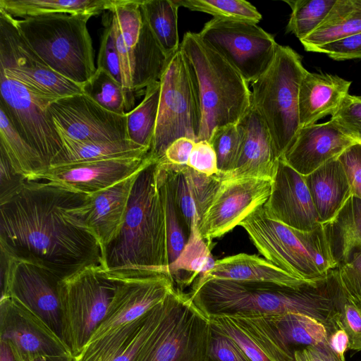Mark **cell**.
<instances>
[{
    "instance_id": "6da1fadb",
    "label": "cell",
    "mask_w": 361,
    "mask_h": 361,
    "mask_svg": "<svg viewBox=\"0 0 361 361\" xmlns=\"http://www.w3.org/2000/svg\"><path fill=\"white\" fill-rule=\"evenodd\" d=\"M85 197L46 182L27 181L17 195L0 205V248L45 267L61 280L87 267L102 266L96 238L63 216Z\"/></svg>"
},
{
    "instance_id": "7a4b0ae2",
    "label": "cell",
    "mask_w": 361,
    "mask_h": 361,
    "mask_svg": "<svg viewBox=\"0 0 361 361\" xmlns=\"http://www.w3.org/2000/svg\"><path fill=\"white\" fill-rule=\"evenodd\" d=\"M332 273L322 282L300 287L270 282L209 279L195 281L188 294L208 318L299 313L322 323L329 334L341 328L337 281Z\"/></svg>"
},
{
    "instance_id": "3957f363",
    "label": "cell",
    "mask_w": 361,
    "mask_h": 361,
    "mask_svg": "<svg viewBox=\"0 0 361 361\" xmlns=\"http://www.w3.org/2000/svg\"><path fill=\"white\" fill-rule=\"evenodd\" d=\"M102 260L104 270L116 278L166 274L168 243L159 161L152 159L139 172L123 226L103 251Z\"/></svg>"
},
{
    "instance_id": "277c9868",
    "label": "cell",
    "mask_w": 361,
    "mask_h": 361,
    "mask_svg": "<svg viewBox=\"0 0 361 361\" xmlns=\"http://www.w3.org/2000/svg\"><path fill=\"white\" fill-rule=\"evenodd\" d=\"M180 49L190 67L200 105L198 141H209L215 129L237 124L246 114L251 91L238 71L199 33L185 32Z\"/></svg>"
},
{
    "instance_id": "5b68a950",
    "label": "cell",
    "mask_w": 361,
    "mask_h": 361,
    "mask_svg": "<svg viewBox=\"0 0 361 361\" xmlns=\"http://www.w3.org/2000/svg\"><path fill=\"white\" fill-rule=\"evenodd\" d=\"M263 206L239 225L259 252L305 282L316 284L325 281L338 264L331 255L323 225L310 231L298 230L271 218Z\"/></svg>"
},
{
    "instance_id": "8992f818",
    "label": "cell",
    "mask_w": 361,
    "mask_h": 361,
    "mask_svg": "<svg viewBox=\"0 0 361 361\" xmlns=\"http://www.w3.org/2000/svg\"><path fill=\"white\" fill-rule=\"evenodd\" d=\"M87 14L55 13L15 18L18 31L53 71L80 85L94 75V54Z\"/></svg>"
},
{
    "instance_id": "52a82bcc",
    "label": "cell",
    "mask_w": 361,
    "mask_h": 361,
    "mask_svg": "<svg viewBox=\"0 0 361 361\" xmlns=\"http://www.w3.org/2000/svg\"><path fill=\"white\" fill-rule=\"evenodd\" d=\"M306 72L300 56L279 44L269 68L251 82V105L268 128L279 159L300 128L298 94Z\"/></svg>"
},
{
    "instance_id": "ba28073f",
    "label": "cell",
    "mask_w": 361,
    "mask_h": 361,
    "mask_svg": "<svg viewBox=\"0 0 361 361\" xmlns=\"http://www.w3.org/2000/svg\"><path fill=\"white\" fill-rule=\"evenodd\" d=\"M110 22L119 54L128 109L135 94L158 82L171 58L148 26L140 0H114L104 12Z\"/></svg>"
},
{
    "instance_id": "9c48e42d",
    "label": "cell",
    "mask_w": 361,
    "mask_h": 361,
    "mask_svg": "<svg viewBox=\"0 0 361 361\" xmlns=\"http://www.w3.org/2000/svg\"><path fill=\"white\" fill-rule=\"evenodd\" d=\"M116 280L101 265L87 267L59 283L61 338L74 357L105 318Z\"/></svg>"
},
{
    "instance_id": "30bf717a",
    "label": "cell",
    "mask_w": 361,
    "mask_h": 361,
    "mask_svg": "<svg viewBox=\"0 0 361 361\" xmlns=\"http://www.w3.org/2000/svg\"><path fill=\"white\" fill-rule=\"evenodd\" d=\"M209 319L189 295L175 288L166 297V309L157 327L134 361H207Z\"/></svg>"
},
{
    "instance_id": "8fae6325",
    "label": "cell",
    "mask_w": 361,
    "mask_h": 361,
    "mask_svg": "<svg viewBox=\"0 0 361 361\" xmlns=\"http://www.w3.org/2000/svg\"><path fill=\"white\" fill-rule=\"evenodd\" d=\"M158 116L150 157L161 160L169 145L180 137L198 141L202 115L198 94L188 61L179 48L161 78Z\"/></svg>"
},
{
    "instance_id": "7c38bea8",
    "label": "cell",
    "mask_w": 361,
    "mask_h": 361,
    "mask_svg": "<svg viewBox=\"0 0 361 361\" xmlns=\"http://www.w3.org/2000/svg\"><path fill=\"white\" fill-rule=\"evenodd\" d=\"M249 82L271 66L279 44L257 23L213 18L199 32Z\"/></svg>"
},
{
    "instance_id": "4fadbf2b",
    "label": "cell",
    "mask_w": 361,
    "mask_h": 361,
    "mask_svg": "<svg viewBox=\"0 0 361 361\" xmlns=\"http://www.w3.org/2000/svg\"><path fill=\"white\" fill-rule=\"evenodd\" d=\"M0 108L19 134L39 153L48 168L63 149V143L49 111L58 99L31 92L0 70Z\"/></svg>"
},
{
    "instance_id": "5bb4252c",
    "label": "cell",
    "mask_w": 361,
    "mask_h": 361,
    "mask_svg": "<svg viewBox=\"0 0 361 361\" xmlns=\"http://www.w3.org/2000/svg\"><path fill=\"white\" fill-rule=\"evenodd\" d=\"M1 296L11 298L39 317L61 338L59 283L53 272L0 248ZM62 339V338H61Z\"/></svg>"
},
{
    "instance_id": "9a60e30c",
    "label": "cell",
    "mask_w": 361,
    "mask_h": 361,
    "mask_svg": "<svg viewBox=\"0 0 361 361\" xmlns=\"http://www.w3.org/2000/svg\"><path fill=\"white\" fill-rule=\"evenodd\" d=\"M0 70L42 97L84 94L82 86L53 71L30 47L18 31L13 17L0 8Z\"/></svg>"
},
{
    "instance_id": "2e32d148",
    "label": "cell",
    "mask_w": 361,
    "mask_h": 361,
    "mask_svg": "<svg viewBox=\"0 0 361 361\" xmlns=\"http://www.w3.org/2000/svg\"><path fill=\"white\" fill-rule=\"evenodd\" d=\"M228 317L256 343L271 361H293L296 351L328 341L325 326L303 314Z\"/></svg>"
},
{
    "instance_id": "e0dca14e",
    "label": "cell",
    "mask_w": 361,
    "mask_h": 361,
    "mask_svg": "<svg viewBox=\"0 0 361 361\" xmlns=\"http://www.w3.org/2000/svg\"><path fill=\"white\" fill-rule=\"evenodd\" d=\"M0 340L11 347L17 361L46 357L52 361H73L63 341L39 317L9 297L0 300Z\"/></svg>"
},
{
    "instance_id": "ac0fdd59",
    "label": "cell",
    "mask_w": 361,
    "mask_h": 361,
    "mask_svg": "<svg viewBox=\"0 0 361 361\" xmlns=\"http://www.w3.org/2000/svg\"><path fill=\"white\" fill-rule=\"evenodd\" d=\"M272 179L234 177L221 180L210 205L197 227L202 238L210 245L263 206L271 192Z\"/></svg>"
},
{
    "instance_id": "d6986e66",
    "label": "cell",
    "mask_w": 361,
    "mask_h": 361,
    "mask_svg": "<svg viewBox=\"0 0 361 361\" xmlns=\"http://www.w3.org/2000/svg\"><path fill=\"white\" fill-rule=\"evenodd\" d=\"M59 135L81 142L128 140L126 114L109 111L85 94L61 97L49 106Z\"/></svg>"
},
{
    "instance_id": "ffe728a7",
    "label": "cell",
    "mask_w": 361,
    "mask_h": 361,
    "mask_svg": "<svg viewBox=\"0 0 361 361\" xmlns=\"http://www.w3.org/2000/svg\"><path fill=\"white\" fill-rule=\"evenodd\" d=\"M149 154L50 166L35 181L91 195L132 176L147 165Z\"/></svg>"
},
{
    "instance_id": "44dd1931",
    "label": "cell",
    "mask_w": 361,
    "mask_h": 361,
    "mask_svg": "<svg viewBox=\"0 0 361 361\" xmlns=\"http://www.w3.org/2000/svg\"><path fill=\"white\" fill-rule=\"evenodd\" d=\"M140 170L108 188L86 196L82 202L63 212L68 222L96 238L102 253L123 226L131 190Z\"/></svg>"
},
{
    "instance_id": "7402d4cb",
    "label": "cell",
    "mask_w": 361,
    "mask_h": 361,
    "mask_svg": "<svg viewBox=\"0 0 361 361\" xmlns=\"http://www.w3.org/2000/svg\"><path fill=\"white\" fill-rule=\"evenodd\" d=\"M114 278L116 287L107 313L88 342L140 318L176 288L171 277L161 273Z\"/></svg>"
},
{
    "instance_id": "603a6c76",
    "label": "cell",
    "mask_w": 361,
    "mask_h": 361,
    "mask_svg": "<svg viewBox=\"0 0 361 361\" xmlns=\"http://www.w3.org/2000/svg\"><path fill=\"white\" fill-rule=\"evenodd\" d=\"M263 207L271 218L298 230L310 231L322 224L305 176L281 158L278 160L271 192Z\"/></svg>"
},
{
    "instance_id": "cb8c5ba5",
    "label": "cell",
    "mask_w": 361,
    "mask_h": 361,
    "mask_svg": "<svg viewBox=\"0 0 361 361\" xmlns=\"http://www.w3.org/2000/svg\"><path fill=\"white\" fill-rule=\"evenodd\" d=\"M357 143L332 121L301 127L291 145L280 157L302 176L338 158Z\"/></svg>"
},
{
    "instance_id": "d4e9b609",
    "label": "cell",
    "mask_w": 361,
    "mask_h": 361,
    "mask_svg": "<svg viewBox=\"0 0 361 361\" xmlns=\"http://www.w3.org/2000/svg\"><path fill=\"white\" fill-rule=\"evenodd\" d=\"M237 127L241 137L240 152L233 171L225 178L255 177L272 179L279 158L268 128L252 105L237 123Z\"/></svg>"
},
{
    "instance_id": "484cf974",
    "label": "cell",
    "mask_w": 361,
    "mask_h": 361,
    "mask_svg": "<svg viewBox=\"0 0 361 361\" xmlns=\"http://www.w3.org/2000/svg\"><path fill=\"white\" fill-rule=\"evenodd\" d=\"M351 81L337 75L307 71L300 84L298 111L300 128L332 116L349 94Z\"/></svg>"
},
{
    "instance_id": "4316f807",
    "label": "cell",
    "mask_w": 361,
    "mask_h": 361,
    "mask_svg": "<svg viewBox=\"0 0 361 361\" xmlns=\"http://www.w3.org/2000/svg\"><path fill=\"white\" fill-rule=\"evenodd\" d=\"M209 279L270 282L290 287L310 283L292 276L266 259L245 253L216 260L214 267L200 276L195 281Z\"/></svg>"
},
{
    "instance_id": "83f0119b",
    "label": "cell",
    "mask_w": 361,
    "mask_h": 361,
    "mask_svg": "<svg viewBox=\"0 0 361 361\" xmlns=\"http://www.w3.org/2000/svg\"><path fill=\"white\" fill-rule=\"evenodd\" d=\"M305 179L322 224L334 217L352 196L345 169L338 158L305 176Z\"/></svg>"
},
{
    "instance_id": "f1b7e54d",
    "label": "cell",
    "mask_w": 361,
    "mask_h": 361,
    "mask_svg": "<svg viewBox=\"0 0 361 361\" xmlns=\"http://www.w3.org/2000/svg\"><path fill=\"white\" fill-rule=\"evenodd\" d=\"M331 255L338 267L361 250V199L350 196L329 221L322 224Z\"/></svg>"
},
{
    "instance_id": "f546056e",
    "label": "cell",
    "mask_w": 361,
    "mask_h": 361,
    "mask_svg": "<svg viewBox=\"0 0 361 361\" xmlns=\"http://www.w3.org/2000/svg\"><path fill=\"white\" fill-rule=\"evenodd\" d=\"M361 33V0H336L320 25L300 41L307 51Z\"/></svg>"
},
{
    "instance_id": "4dcf8cb0",
    "label": "cell",
    "mask_w": 361,
    "mask_h": 361,
    "mask_svg": "<svg viewBox=\"0 0 361 361\" xmlns=\"http://www.w3.org/2000/svg\"><path fill=\"white\" fill-rule=\"evenodd\" d=\"M59 135L63 149L50 166L145 155L149 152L130 140L81 142Z\"/></svg>"
},
{
    "instance_id": "1f68e13d",
    "label": "cell",
    "mask_w": 361,
    "mask_h": 361,
    "mask_svg": "<svg viewBox=\"0 0 361 361\" xmlns=\"http://www.w3.org/2000/svg\"><path fill=\"white\" fill-rule=\"evenodd\" d=\"M114 0H0V8L17 18L48 14H87L108 10Z\"/></svg>"
},
{
    "instance_id": "d6a6232c",
    "label": "cell",
    "mask_w": 361,
    "mask_h": 361,
    "mask_svg": "<svg viewBox=\"0 0 361 361\" xmlns=\"http://www.w3.org/2000/svg\"><path fill=\"white\" fill-rule=\"evenodd\" d=\"M0 149L17 172L27 181H35L47 167L39 153L19 134L0 108Z\"/></svg>"
},
{
    "instance_id": "836d02e7",
    "label": "cell",
    "mask_w": 361,
    "mask_h": 361,
    "mask_svg": "<svg viewBox=\"0 0 361 361\" xmlns=\"http://www.w3.org/2000/svg\"><path fill=\"white\" fill-rule=\"evenodd\" d=\"M216 260L211 253L210 245L202 238L197 225L190 231L188 240L179 257L166 269V274L176 282L181 290L183 274H187L189 285L197 276L209 271Z\"/></svg>"
},
{
    "instance_id": "e575fe53",
    "label": "cell",
    "mask_w": 361,
    "mask_h": 361,
    "mask_svg": "<svg viewBox=\"0 0 361 361\" xmlns=\"http://www.w3.org/2000/svg\"><path fill=\"white\" fill-rule=\"evenodd\" d=\"M144 18L165 53L171 56L180 48L178 6L173 0H140Z\"/></svg>"
},
{
    "instance_id": "d590c367",
    "label": "cell",
    "mask_w": 361,
    "mask_h": 361,
    "mask_svg": "<svg viewBox=\"0 0 361 361\" xmlns=\"http://www.w3.org/2000/svg\"><path fill=\"white\" fill-rule=\"evenodd\" d=\"M160 92V80L149 85L142 102L126 114L128 140L148 150L154 138Z\"/></svg>"
},
{
    "instance_id": "8d00e7d4",
    "label": "cell",
    "mask_w": 361,
    "mask_h": 361,
    "mask_svg": "<svg viewBox=\"0 0 361 361\" xmlns=\"http://www.w3.org/2000/svg\"><path fill=\"white\" fill-rule=\"evenodd\" d=\"M291 8L286 32L293 33L300 41L312 33L327 16L336 0L284 1Z\"/></svg>"
},
{
    "instance_id": "74e56055",
    "label": "cell",
    "mask_w": 361,
    "mask_h": 361,
    "mask_svg": "<svg viewBox=\"0 0 361 361\" xmlns=\"http://www.w3.org/2000/svg\"><path fill=\"white\" fill-rule=\"evenodd\" d=\"M159 176L165 207L169 265L179 257L188 240L190 233L178 211L166 170L160 161Z\"/></svg>"
},
{
    "instance_id": "f35d334b",
    "label": "cell",
    "mask_w": 361,
    "mask_h": 361,
    "mask_svg": "<svg viewBox=\"0 0 361 361\" xmlns=\"http://www.w3.org/2000/svg\"><path fill=\"white\" fill-rule=\"evenodd\" d=\"M82 88L85 95L104 109L121 115L127 113L128 102L123 87L107 71L97 68L94 75Z\"/></svg>"
},
{
    "instance_id": "ab89813d",
    "label": "cell",
    "mask_w": 361,
    "mask_h": 361,
    "mask_svg": "<svg viewBox=\"0 0 361 361\" xmlns=\"http://www.w3.org/2000/svg\"><path fill=\"white\" fill-rule=\"evenodd\" d=\"M178 7L209 13L214 18L259 23L262 15L245 0H173Z\"/></svg>"
},
{
    "instance_id": "60d3db41",
    "label": "cell",
    "mask_w": 361,
    "mask_h": 361,
    "mask_svg": "<svg viewBox=\"0 0 361 361\" xmlns=\"http://www.w3.org/2000/svg\"><path fill=\"white\" fill-rule=\"evenodd\" d=\"M165 167L178 211L190 233L198 224L199 218L184 166L174 165L164 160L159 161Z\"/></svg>"
},
{
    "instance_id": "b9f144b4",
    "label": "cell",
    "mask_w": 361,
    "mask_h": 361,
    "mask_svg": "<svg viewBox=\"0 0 361 361\" xmlns=\"http://www.w3.org/2000/svg\"><path fill=\"white\" fill-rule=\"evenodd\" d=\"M208 142L216 153L218 176L222 180L233 171L238 158L241 137L237 124L215 129Z\"/></svg>"
},
{
    "instance_id": "7bdbcfd3",
    "label": "cell",
    "mask_w": 361,
    "mask_h": 361,
    "mask_svg": "<svg viewBox=\"0 0 361 361\" xmlns=\"http://www.w3.org/2000/svg\"><path fill=\"white\" fill-rule=\"evenodd\" d=\"M336 302L339 313V326L348 336V349L361 351V302L348 297L338 280Z\"/></svg>"
},
{
    "instance_id": "ee69618b",
    "label": "cell",
    "mask_w": 361,
    "mask_h": 361,
    "mask_svg": "<svg viewBox=\"0 0 361 361\" xmlns=\"http://www.w3.org/2000/svg\"><path fill=\"white\" fill-rule=\"evenodd\" d=\"M166 309V298L148 312L145 322L137 332L106 361H134L140 348L159 325Z\"/></svg>"
},
{
    "instance_id": "f6af8a7d",
    "label": "cell",
    "mask_w": 361,
    "mask_h": 361,
    "mask_svg": "<svg viewBox=\"0 0 361 361\" xmlns=\"http://www.w3.org/2000/svg\"><path fill=\"white\" fill-rule=\"evenodd\" d=\"M185 171L196 204L200 221L213 200L221 179L218 175L209 176L187 165Z\"/></svg>"
},
{
    "instance_id": "bcb514c9",
    "label": "cell",
    "mask_w": 361,
    "mask_h": 361,
    "mask_svg": "<svg viewBox=\"0 0 361 361\" xmlns=\"http://www.w3.org/2000/svg\"><path fill=\"white\" fill-rule=\"evenodd\" d=\"M330 120L347 135L360 142L361 97L348 94Z\"/></svg>"
},
{
    "instance_id": "7dc6e473",
    "label": "cell",
    "mask_w": 361,
    "mask_h": 361,
    "mask_svg": "<svg viewBox=\"0 0 361 361\" xmlns=\"http://www.w3.org/2000/svg\"><path fill=\"white\" fill-rule=\"evenodd\" d=\"M210 324L207 361H251L233 338Z\"/></svg>"
},
{
    "instance_id": "c3c4849f",
    "label": "cell",
    "mask_w": 361,
    "mask_h": 361,
    "mask_svg": "<svg viewBox=\"0 0 361 361\" xmlns=\"http://www.w3.org/2000/svg\"><path fill=\"white\" fill-rule=\"evenodd\" d=\"M102 23L104 30L101 37L97 68L107 71L123 85L121 62L115 37L110 22L104 14Z\"/></svg>"
},
{
    "instance_id": "681fc988",
    "label": "cell",
    "mask_w": 361,
    "mask_h": 361,
    "mask_svg": "<svg viewBox=\"0 0 361 361\" xmlns=\"http://www.w3.org/2000/svg\"><path fill=\"white\" fill-rule=\"evenodd\" d=\"M334 273L345 293L361 302V250L353 252L347 262L334 269Z\"/></svg>"
},
{
    "instance_id": "f907efd6",
    "label": "cell",
    "mask_w": 361,
    "mask_h": 361,
    "mask_svg": "<svg viewBox=\"0 0 361 361\" xmlns=\"http://www.w3.org/2000/svg\"><path fill=\"white\" fill-rule=\"evenodd\" d=\"M211 324L233 338L251 361H271L256 343L228 317L209 318Z\"/></svg>"
},
{
    "instance_id": "816d5d0a",
    "label": "cell",
    "mask_w": 361,
    "mask_h": 361,
    "mask_svg": "<svg viewBox=\"0 0 361 361\" xmlns=\"http://www.w3.org/2000/svg\"><path fill=\"white\" fill-rule=\"evenodd\" d=\"M27 181L22 174L16 171L5 153L0 149V205L17 195Z\"/></svg>"
},
{
    "instance_id": "f5cc1de1",
    "label": "cell",
    "mask_w": 361,
    "mask_h": 361,
    "mask_svg": "<svg viewBox=\"0 0 361 361\" xmlns=\"http://www.w3.org/2000/svg\"><path fill=\"white\" fill-rule=\"evenodd\" d=\"M311 52L325 54L335 61L361 59V33L317 47Z\"/></svg>"
},
{
    "instance_id": "db71d44e",
    "label": "cell",
    "mask_w": 361,
    "mask_h": 361,
    "mask_svg": "<svg viewBox=\"0 0 361 361\" xmlns=\"http://www.w3.org/2000/svg\"><path fill=\"white\" fill-rule=\"evenodd\" d=\"M338 159L345 169L352 195L361 199V143L351 145Z\"/></svg>"
},
{
    "instance_id": "11a10c76",
    "label": "cell",
    "mask_w": 361,
    "mask_h": 361,
    "mask_svg": "<svg viewBox=\"0 0 361 361\" xmlns=\"http://www.w3.org/2000/svg\"><path fill=\"white\" fill-rule=\"evenodd\" d=\"M187 166L209 176L219 174L216 153L207 140L195 142Z\"/></svg>"
},
{
    "instance_id": "9f6ffc18",
    "label": "cell",
    "mask_w": 361,
    "mask_h": 361,
    "mask_svg": "<svg viewBox=\"0 0 361 361\" xmlns=\"http://www.w3.org/2000/svg\"><path fill=\"white\" fill-rule=\"evenodd\" d=\"M195 144L190 138L180 137L169 145L161 160L174 165H187Z\"/></svg>"
},
{
    "instance_id": "6f0895ef",
    "label": "cell",
    "mask_w": 361,
    "mask_h": 361,
    "mask_svg": "<svg viewBox=\"0 0 361 361\" xmlns=\"http://www.w3.org/2000/svg\"><path fill=\"white\" fill-rule=\"evenodd\" d=\"M293 361H339L329 345L328 341L309 345L296 351Z\"/></svg>"
},
{
    "instance_id": "680465c9",
    "label": "cell",
    "mask_w": 361,
    "mask_h": 361,
    "mask_svg": "<svg viewBox=\"0 0 361 361\" xmlns=\"http://www.w3.org/2000/svg\"><path fill=\"white\" fill-rule=\"evenodd\" d=\"M328 343L339 361H345V353L348 349V338L345 331L338 328L330 333Z\"/></svg>"
},
{
    "instance_id": "91938a15",
    "label": "cell",
    "mask_w": 361,
    "mask_h": 361,
    "mask_svg": "<svg viewBox=\"0 0 361 361\" xmlns=\"http://www.w3.org/2000/svg\"><path fill=\"white\" fill-rule=\"evenodd\" d=\"M0 361H17L11 347L0 340Z\"/></svg>"
},
{
    "instance_id": "94428289",
    "label": "cell",
    "mask_w": 361,
    "mask_h": 361,
    "mask_svg": "<svg viewBox=\"0 0 361 361\" xmlns=\"http://www.w3.org/2000/svg\"><path fill=\"white\" fill-rule=\"evenodd\" d=\"M31 361H52V360L50 359L46 358V357H40L35 358V359L32 360Z\"/></svg>"
},
{
    "instance_id": "6125c7cd",
    "label": "cell",
    "mask_w": 361,
    "mask_h": 361,
    "mask_svg": "<svg viewBox=\"0 0 361 361\" xmlns=\"http://www.w3.org/2000/svg\"><path fill=\"white\" fill-rule=\"evenodd\" d=\"M360 143H361V142H360Z\"/></svg>"
},
{
    "instance_id": "be15d7a7",
    "label": "cell",
    "mask_w": 361,
    "mask_h": 361,
    "mask_svg": "<svg viewBox=\"0 0 361 361\" xmlns=\"http://www.w3.org/2000/svg\"></svg>"
}]
</instances>
